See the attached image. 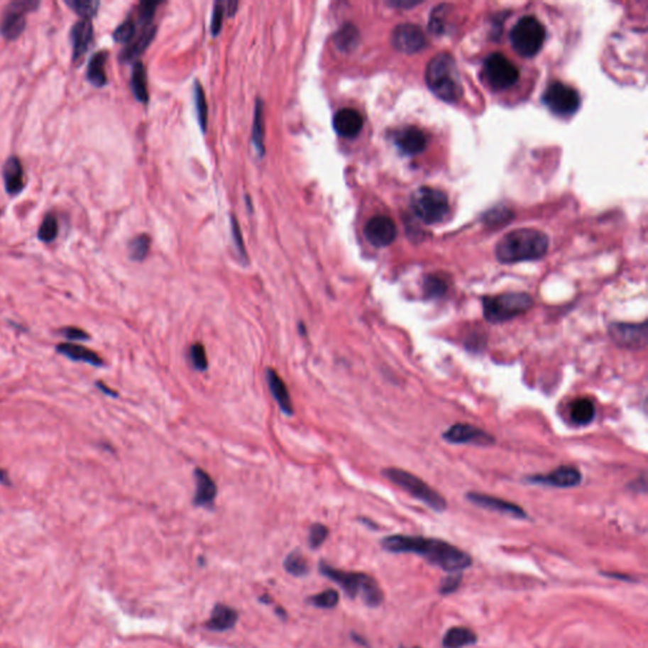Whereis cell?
Wrapping results in <instances>:
<instances>
[{
  "instance_id": "cell-13",
  "label": "cell",
  "mask_w": 648,
  "mask_h": 648,
  "mask_svg": "<svg viewBox=\"0 0 648 648\" xmlns=\"http://www.w3.org/2000/svg\"><path fill=\"white\" fill-rule=\"evenodd\" d=\"M444 441L452 444H476V446H493L497 442L490 433L485 432L479 427L468 423H455L442 434Z\"/></svg>"
},
{
  "instance_id": "cell-46",
  "label": "cell",
  "mask_w": 648,
  "mask_h": 648,
  "mask_svg": "<svg viewBox=\"0 0 648 648\" xmlns=\"http://www.w3.org/2000/svg\"><path fill=\"white\" fill-rule=\"evenodd\" d=\"M232 234H234V243L237 246L238 253L246 260V250L245 245H243V238H242V232H241L240 224L236 221L234 216H232Z\"/></svg>"
},
{
  "instance_id": "cell-34",
  "label": "cell",
  "mask_w": 648,
  "mask_h": 648,
  "mask_svg": "<svg viewBox=\"0 0 648 648\" xmlns=\"http://www.w3.org/2000/svg\"><path fill=\"white\" fill-rule=\"evenodd\" d=\"M263 101L257 100L256 109H255V119H253V129H252V143L256 148L257 153L263 155Z\"/></svg>"
},
{
  "instance_id": "cell-27",
  "label": "cell",
  "mask_w": 648,
  "mask_h": 648,
  "mask_svg": "<svg viewBox=\"0 0 648 648\" xmlns=\"http://www.w3.org/2000/svg\"><path fill=\"white\" fill-rule=\"evenodd\" d=\"M569 414L576 426H588L595 418V404L588 397H578L570 404Z\"/></svg>"
},
{
  "instance_id": "cell-1",
  "label": "cell",
  "mask_w": 648,
  "mask_h": 648,
  "mask_svg": "<svg viewBox=\"0 0 648 648\" xmlns=\"http://www.w3.org/2000/svg\"><path fill=\"white\" fill-rule=\"evenodd\" d=\"M381 547L392 554L422 556L431 565L447 573H460L473 565L471 556L465 551L438 538L392 534L381 539Z\"/></svg>"
},
{
  "instance_id": "cell-32",
  "label": "cell",
  "mask_w": 648,
  "mask_h": 648,
  "mask_svg": "<svg viewBox=\"0 0 648 648\" xmlns=\"http://www.w3.org/2000/svg\"><path fill=\"white\" fill-rule=\"evenodd\" d=\"M284 569L295 578H304L309 573V564L302 552L292 551L284 560Z\"/></svg>"
},
{
  "instance_id": "cell-29",
  "label": "cell",
  "mask_w": 648,
  "mask_h": 648,
  "mask_svg": "<svg viewBox=\"0 0 648 648\" xmlns=\"http://www.w3.org/2000/svg\"><path fill=\"white\" fill-rule=\"evenodd\" d=\"M478 642V636L465 627H452L442 639L444 648H462L473 646Z\"/></svg>"
},
{
  "instance_id": "cell-38",
  "label": "cell",
  "mask_w": 648,
  "mask_h": 648,
  "mask_svg": "<svg viewBox=\"0 0 648 648\" xmlns=\"http://www.w3.org/2000/svg\"><path fill=\"white\" fill-rule=\"evenodd\" d=\"M150 250V237L146 234H140L129 242V257L133 261H143Z\"/></svg>"
},
{
  "instance_id": "cell-45",
  "label": "cell",
  "mask_w": 648,
  "mask_h": 648,
  "mask_svg": "<svg viewBox=\"0 0 648 648\" xmlns=\"http://www.w3.org/2000/svg\"><path fill=\"white\" fill-rule=\"evenodd\" d=\"M61 334L65 339L70 341H87L90 339L89 333L79 327H65L61 329Z\"/></svg>"
},
{
  "instance_id": "cell-39",
  "label": "cell",
  "mask_w": 648,
  "mask_h": 648,
  "mask_svg": "<svg viewBox=\"0 0 648 648\" xmlns=\"http://www.w3.org/2000/svg\"><path fill=\"white\" fill-rule=\"evenodd\" d=\"M137 24L132 18L126 19L123 23L119 24L116 31L113 32V38L118 43H127L132 41L136 37Z\"/></svg>"
},
{
  "instance_id": "cell-26",
  "label": "cell",
  "mask_w": 648,
  "mask_h": 648,
  "mask_svg": "<svg viewBox=\"0 0 648 648\" xmlns=\"http://www.w3.org/2000/svg\"><path fill=\"white\" fill-rule=\"evenodd\" d=\"M156 35V27L153 26H146L140 35L129 42L127 47L123 50L121 53V61L122 62H137V59L140 57L142 53L146 50L148 45L151 43L153 37Z\"/></svg>"
},
{
  "instance_id": "cell-50",
  "label": "cell",
  "mask_w": 648,
  "mask_h": 648,
  "mask_svg": "<svg viewBox=\"0 0 648 648\" xmlns=\"http://www.w3.org/2000/svg\"><path fill=\"white\" fill-rule=\"evenodd\" d=\"M351 637H352V639H353L355 642L361 644V646H365V647H368V643L366 642V639H363V637L358 636L356 633H352Z\"/></svg>"
},
{
  "instance_id": "cell-37",
  "label": "cell",
  "mask_w": 648,
  "mask_h": 648,
  "mask_svg": "<svg viewBox=\"0 0 648 648\" xmlns=\"http://www.w3.org/2000/svg\"><path fill=\"white\" fill-rule=\"evenodd\" d=\"M423 292L427 299L442 298L447 292V284L441 278L431 275L424 279Z\"/></svg>"
},
{
  "instance_id": "cell-11",
  "label": "cell",
  "mask_w": 648,
  "mask_h": 648,
  "mask_svg": "<svg viewBox=\"0 0 648 648\" xmlns=\"http://www.w3.org/2000/svg\"><path fill=\"white\" fill-rule=\"evenodd\" d=\"M608 332L614 344L622 348L639 351L647 347V321L641 323L613 322L609 324Z\"/></svg>"
},
{
  "instance_id": "cell-36",
  "label": "cell",
  "mask_w": 648,
  "mask_h": 648,
  "mask_svg": "<svg viewBox=\"0 0 648 648\" xmlns=\"http://www.w3.org/2000/svg\"><path fill=\"white\" fill-rule=\"evenodd\" d=\"M339 602V594L337 590L327 589L322 591L319 594L309 596L308 603L321 609H333L337 607Z\"/></svg>"
},
{
  "instance_id": "cell-10",
  "label": "cell",
  "mask_w": 648,
  "mask_h": 648,
  "mask_svg": "<svg viewBox=\"0 0 648 648\" xmlns=\"http://www.w3.org/2000/svg\"><path fill=\"white\" fill-rule=\"evenodd\" d=\"M484 75L494 90L512 88L520 80V70L502 53H491L484 62Z\"/></svg>"
},
{
  "instance_id": "cell-51",
  "label": "cell",
  "mask_w": 648,
  "mask_h": 648,
  "mask_svg": "<svg viewBox=\"0 0 648 648\" xmlns=\"http://www.w3.org/2000/svg\"><path fill=\"white\" fill-rule=\"evenodd\" d=\"M605 575H607V576H609V578H620V575H618V573H605ZM623 578V580H625V581H631V578H630V576H623V578Z\"/></svg>"
},
{
  "instance_id": "cell-12",
  "label": "cell",
  "mask_w": 648,
  "mask_h": 648,
  "mask_svg": "<svg viewBox=\"0 0 648 648\" xmlns=\"http://www.w3.org/2000/svg\"><path fill=\"white\" fill-rule=\"evenodd\" d=\"M543 103L557 116H571L580 108V95L575 89L562 82H554L544 90Z\"/></svg>"
},
{
  "instance_id": "cell-49",
  "label": "cell",
  "mask_w": 648,
  "mask_h": 648,
  "mask_svg": "<svg viewBox=\"0 0 648 648\" xmlns=\"http://www.w3.org/2000/svg\"><path fill=\"white\" fill-rule=\"evenodd\" d=\"M0 483L3 485H8V486L12 484V483H11V479H9V475H8L6 470H3V468H0Z\"/></svg>"
},
{
  "instance_id": "cell-47",
  "label": "cell",
  "mask_w": 648,
  "mask_h": 648,
  "mask_svg": "<svg viewBox=\"0 0 648 648\" xmlns=\"http://www.w3.org/2000/svg\"><path fill=\"white\" fill-rule=\"evenodd\" d=\"M95 385L99 388L100 392H104V394L108 395V397H118L117 392H114V390L111 389V388H108V386H106V384L103 383V381H97V383H95Z\"/></svg>"
},
{
  "instance_id": "cell-15",
  "label": "cell",
  "mask_w": 648,
  "mask_h": 648,
  "mask_svg": "<svg viewBox=\"0 0 648 648\" xmlns=\"http://www.w3.org/2000/svg\"><path fill=\"white\" fill-rule=\"evenodd\" d=\"M392 45L399 53H419L426 46V35L415 24H399L392 30Z\"/></svg>"
},
{
  "instance_id": "cell-7",
  "label": "cell",
  "mask_w": 648,
  "mask_h": 648,
  "mask_svg": "<svg viewBox=\"0 0 648 648\" xmlns=\"http://www.w3.org/2000/svg\"><path fill=\"white\" fill-rule=\"evenodd\" d=\"M410 207L415 216L427 224H436L446 219L450 213L447 195L434 187H422L412 194Z\"/></svg>"
},
{
  "instance_id": "cell-31",
  "label": "cell",
  "mask_w": 648,
  "mask_h": 648,
  "mask_svg": "<svg viewBox=\"0 0 648 648\" xmlns=\"http://www.w3.org/2000/svg\"><path fill=\"white\" fill-rule=\"evenodd\" d=\"M131 87H132V92L135 94L136 99L141 101V103H147L148 101L146 69L140 61H137L133 65V71H132V77H131Z\"/></svg>"
},
{
  "instance_id": "cell-43",
  "label": "cell",
  "mask_w": 648,
  "mask_h": 648,
  "mask_svg": "<svg viewBox=\"0 0 648 648\" xmlns=\"http://www.w3.org/2000/svg\"><path fill=\"white\" fill-rule=\"evenodd\" d=\"M462 581V575L458 573L457 575H452V576H449V578H444L442 581V584L439 586V593L442 595H449V594H452L455 593L456 590L460 588V584Z\"/></svg>"
},
{
  "instance_id": "cell-22",
  "label": "cell",
  "mask_w": 648,
  "mask_h": 648,
  "mask_svg": "<svg viewBox=\"0 0 648 648\" xmlns=\"http://www.w3.org/2000/svg\"><path fill=\"white\" fill-rule=\"evenodd\" d=\"M238 622V612L226 604H216L212 609L211 618L204 623L205 630L226 632L232 630Z\"/></svg>"
},
{
  "instance_id": "cell-5",
  "label": "cell",
  "mask_w": 648,
  "mask_h": 648,
  "mask_svg": "<svg viewBox=\"0 0 648 648\" xmlns=\"http://www.w3.org/2000/svg\"><path fill=\"white\" fill-rule=\"evenodd\" d=\"M533 304V298L527 292H503L483 299V316L488 323L500 324L525 314Z\"/></svg>"
},
{
  "instance_id": "cell-18",
  "label": "cell",
  "mask_w": 648,
  "mask_h": 648,
  "mask_svg": "<svg viewBox=\"0 0 648 648\" xmlns=\"http://www.w3.org/2000/svg\"><path fill=\"white\" fill-rule=\"evenodd\" d=\"M94 27L90 19L77 21L70 31L71 45H72V62L79 64L80 60L88 53L93 42Z\"/></svg>"
},
{
  "instance_id": "cell-25",
  "label": "cell",
  "mask_w": 648,
  "mask_h": 648,
  "mask_svg": "<svg viewBox=\"0 0 648 648\" xmlns=\"http://www.w3.org/2000/svg\"><path fill=\"white\" fill-rule=\"evenodd\" d=\"M266 380H268L271 395L274 397L276 403L280 407L281 412L287 415H292V410H294L292 397H290L287 385H285L284 380L281 379L280 375L278 374L274 368H268Z\"/></svg>"
},
{
  "instance_id": "cell-44",
  "label": "cell",
  "mask_w": 648,
  "mask_h": 648,
  "mask_svg": "<svg viewBox=\"0 0 648 648\" xmlns=\"http://www.w3.org/2000/svg\"><path fill=\"white\" fill-rule=\"evenodd\" d=\"M223 14H224V6L223 3H216L214 9H213V16H212L211 31L212 35H219L222 30Z\"/></svg>"
},
{
  "instance_id": "cell-48",
  "label": "cell",
  "mask_w": 648,
  "mask_h": 648,
  "mask_svg": "<svg viewBox=\"0 0 648 648\" xmlns=\"http://www.w3.org/2000/svg\"><path fill=\"white\" fill-rule=\"evenodd\" d=\"M223 6H224V11H227L228 16H234L236 11H237V8H238V3L231 0V1H227L226 4L223 3Z\"/></svg>"
},
{
  "instance_id": "cell-6",
  "label": "cell",
  "mask_w": 648,
  "mask_h": 648,
  "mask_svg": "<svg viewBox=\"0 0 648 648\" xmlns=\"http://www.w3.org/2000/svg\"><path fill=\"white\" fill-rule=\"evenodd\" d=\"M383 475L386 479L390 480L392 484L407 491L409 495L426 504L428 508L432 509L434 512L442 513L447 509V500L437 490H434L426 481H423L407 470L397 468H384Z\"/></svg>"
},
{
  "instance_id": "cell-42",
  "label": "cell",
  "mask_w": 648,
  "mask_h": 648,
  "mask_svg": "<svg viewBox=\"0 0 648 648\" xmlns=\"http://www.w3.org/2000/svg\"><path fill=\"white\" fill-rule=\"evenodd\" d=\"M190 360L193 362L194 368L199 371H205L208 368V357L205 352L204 346L202 344H195L190 347Z\"/></svg>"
},
{
  "instance_id": "cell-41",
  "label": "cell",
  "mask_w": 648,
  "mask_h": 648,
  "mask_svg": "<svg viewBox=\"0 0 648 648\" xmlns=\"http://www.w3.org/2000/svg\"><path fill=\"white\" fill-rule=\"evenodd\" d=\"M328 534H329V529H328L327 527L324 526V525L316 523V525H313V526L310 527L309 539H308L310 549H319L322 544L326 542Z\"/></svg>"
},
{
  "instance_id": "cell-23",
  "label": "cell",
  "mask_w": 648,
  "mask_h": 648,
  "mask_svg": "<svg viewBox=\"0 0 648 648\" xmlns=\"http://www.w3.org/2000/svg\"><path fill=\"white\" fill-rule=\"evenodd\" d=\"M195 495L194 504L197 507H211L216 497V485L211 475L202 468H197L195 473Z\"/></svg>"
},
{
  "instance_id": "cell-8",
  "label": "cell",
  "mask_w": 648,
  "mask_h": 648,
  "mask_svg": "<svg viewBox=\"0 0 648 648\" xmlns=\"http://www.w3.org/2000/svg\"><path fill=\"white\" fill-rule=\"evenodd\" d=\"M546 40V30L537 18H520L510 31V43L514 51L523 57L536 56Z\"/></svg>"
},
{
  "instance_id": "cell-19",
  "label": "cell",
  "mask_w": 648,
  "mask_h": 648,
  "mask_svg": "<svg viewBox=\"0 0 648 648\" xmlns=\"http://www.w3.org/2000/svg\"><path fill=\"white\" fill-rule=\"evenodd\" d=\"M333 127L339 136L346 138H353L361 132L363 118L356 109L344 108L334 114Z\"/></svg>"
},
{
  "instance_id": "cell-28",
  "label": "cell",
  "mask_w": 648,
  "mask_h": 648,
  "mask_svg": "<svg viewBox=\"0 0 648 648\" xmlns=\"http://www.w3.org/2000/svg\"><path fill=\"white\" fill-rule=\"evenodd\" d=\"M108 53L106 51H99L94 53L89 61L87 69V77L89 82L95 88H103L106 85V62Z\"/></svg>"
},
{
  "instance_id": "cell-20",
  "label": "cell",
  "mask_w": 648,
  "mask_h": 648,
  "mask_svg": "<svg viewBox=\"0 0 648 648\" xmlns=\"http://www.w3.org/2000/svg\"><path fill=\"white\" fill-rule=\"evenodd\" d=\"M394 143L404 155L414 156L426 148V136L421 129L415 127H405L397 131L394 136Z\"/></svg>"
},
{
  "instance_id": "cell-3",
  "label": "cell",
  "mask_w": 648,
  "mask_h": 648,
  "mask_svg": "<svg viewBox=\"0 0 648 648\" xmlns=\"http://www.w3.org/2000/svg\"><path fill=\"white\" fill-rule=\"evenodd\" d=\"M319 571L339 585L350 599L360 598L368 608H378L384 602V593L380 585L368 573L339 570L326 561L319 562Z\"/></svg>"
},
{
  "instance_id": "cell-35",
  "label": "cell",
  "mask_w": 648,
  "mask_h": 648,
  "mask_svg": "<svg viewBox=\"0 0 648 648\" xmlns=\"http://www.w3.org/2000/svg\"><path fill=\"white\" fill-rule=\"evenodd\" d=\"M38 240L45 243H51L59 236V221L53 213H47L41 226L38 228Z\"/></svg>"
},
{
  "instance_id": "cell-52",
  "label": "cell",
  "mask_w": 648,
  "mask_h": 648,
  "mask_svg": "<svg viewBox=\"0 0 648 648\" xmlns=\"http://www.w3.org/2000/svg\"><path fill=\"white\" fill-rule=\"evenodd\" d=\"M276 614H278V615H279V617H280L281 619H287V612H285V610H284V609H281V608H279V607L276 608Z\"/></svg>"
},
{
  "instance_id": "cell-40",
  "label": "cell",
  "mask_w": 648,
  "mask_h": 648,
  "mask_svg": "<svg viewBox=\"0 0 648 648\" xmlns=\"http://www.w3.org/2000/svg\"><path fill=\"white\" fill-rule=\"evenodd\" d=\"M195 106H197V113H198L199 124L203 131L207 127V121H208V106L205 101L204 92L202 85L198 82H195Z\"/></svg>"
},
{
  "instance_id": "cell-53",
  "label": "cell",
  "mask_w": 648,
  "mask_h": 648,
  "mask_svg": "<svg viewBox=\"0 0 648 648\" xmlns=\"http://www.w3.org/2000/svg\"><path fill=\"white\" fill-rule=\"evenodd\" d=\"M400 648H407V647H400ZM413 648H421V647H413Z\"/></svg>"
},
{
  "instance_id": "cell-30",
  "label": "cell",
  "mask_w": 648,
  "mask_h": 648,
  "mask_svg": "<svg viewBox=\"0 0 648 648\" xmlns=\"http://www.w3.org/2000/svg\"><path fill=\"white\" fill-rule=\"evenodd\" d=\"M360 33L356 26L352 23H345L339 28L333 37V42L339 51L348 53L352 51L358 45Z\"/></svg>"
},
{
  "instance_id": "cell-16",
  "label": "cell",
  "mask_w": 648,
  "mask_h": 648,
  "mask_svg": "<svg viewBox=\"0 0 648 648\" xmlns=\"http://www.w3.org/2000/svg\"><path fill=\"white\" fill-rule=\"evenodd\" d=\"M466 499L473 505L479 507V508L488 509V510H493V512L504 514V515H510V517L517 518V520H527L528 518L526 510L520 507L518 504L504 500V499H500V498L493 497V495H489V494H483V493H479V491H471V493L466 494Z\"/></svg>"
},
{
  "instance_id": "cell-9",
  "label": "cell",
  "mask_w": 648,
  "mask_h": 648,
  "mask_svg": "<svg viewBox=\"0 0 648 648\" xmlns=\"http://www.w3.org/2000/svg\"><path fill=\"white\" fill-rule=\"evenodd\" d=\"M40 4L38 0H16L9 3L0 23V35L6 41H16L19 38L27 26L26 16L35 12Z\"/></svg>"
},
{
  "instance_id": "cell-2",
  "label": "cell",
  "mask_w": 648,
  "mask_h": 648,
  "mask_svg": "<svg viewBox=\"0 0 648 648\" xmlns=\"http://www.w3.org/2000/svg\"><path fill=\"white\" fill-rule=\"evenodd\" d=\"M549 250V237L532 229L520 228L505 234L498 242L495 256L502 263H517L542 258Z\"/></svg>"
},
{
  "instance_id": "cell-24",
  "label": "cell",
  "mask_w": 648,
  "mask_h": 648,
  "mask_svg": "<svg viewBox=\"0 0 648 648\" xmlns=\"http://www.w3.org/2000/svg\"><path fill=\"white\" fill-rule=\"evenodd\" d=\"M56 351L61 355H64L65 357L70 358L71 361L84 362V363L92 365L94 368H101L104 365L103 358L97 352H94L93 350H90L85 346L77 345L72 342H62L56 346Z\"/></svg>"
},
{
  "instance_id": "cell-33",
  "label": "cell",
  "mask_w": 648,
  "mask_h": 648,
  "mask_svg": "<svg viewBox=\"0 0 648 648\" xmlns=\"http://www.w3.org/2000/svg\"><path fill=\"white\" fill-rule=\"evenodd\" d=\"M65 4L71 8L80 19H93L99 9L100 3L97 0H65Z\"/></svg>"
},
{
  "instance_id": "cell-14",
  "label": "cell",
  "mask_w": 648,
  "mask_h": 648,
  "mask_svg": "<svg viewBox=\"0 0 648 648\" xmlns=\"http://www.w3.org/2000/svg\"><path fill=\"white\" fill-rule=\"evenodd\" d=\"M526 483L528 484L543 485V486H552L560 489L575 488L581 483L583 475L580 470L571 465H562L552 470L549 473L543 475H531L527 476Z\"/></svg>"
},
{
  "instance_id": "cell-4",
  "label": "cell",
  "mask_w": 648,
  "mask_h": 648,
  "mask_svg": "<svg viewBox=\"0 0 648 648\" xmlns=\"http://www.w3.org/2000/svg\"><path fill=\"white\" fill-rule=\"evenodd\" d=\"M426 82L433 94L444 101L456 103L461 99V77L455 59L449 53H438L428 62Z\"/></svg>"
},
{
  "instance_id": "cell-17",
  "label": "cell",
  "mask_w": 648,
  "mask_h": 648,
  "mask_svg": "<svg viewBox=\"0 0 648 648\" xmlns=\"http://www.w3.org/2000/svg\"><path fill=\"white\" fill-rule=\"evenodd\" d=\"M363 234L375 247H386L397 238V226L389 216H375L366 223Z\"/></svg>"
},
{
  "instance_id": "cell-21",
  "label": "cell",
  "mask_w": 648,
  "mask_h": 648,
  "mask_svg": "<svg viewBox=\"0 0 648 648\" xmlns=\"http://www.w3.org/2000/svg\"><path fill=\"white\" fill-rule=\"evenodd\" d=\"M4 187L8 195L16 197L24 189L23 165L17 156L6 158L1 170Z\"/></svg>"
}]
</instances>
